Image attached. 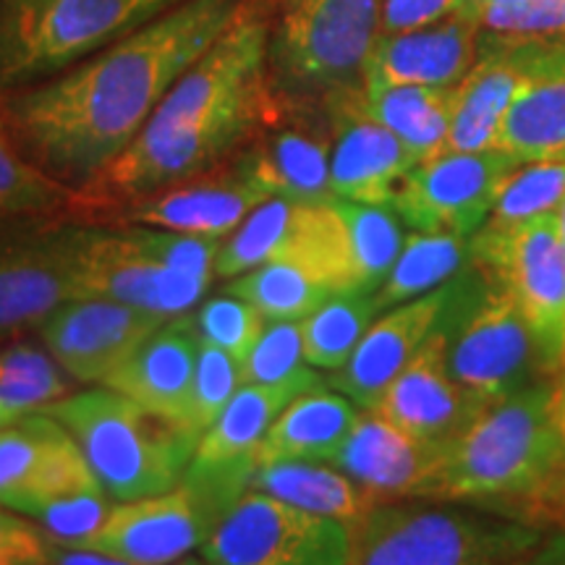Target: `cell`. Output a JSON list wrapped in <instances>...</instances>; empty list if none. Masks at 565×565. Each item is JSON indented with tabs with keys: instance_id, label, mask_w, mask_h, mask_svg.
Here are the masks:
<instances>
[{
	"instance_id": "6da1fadb",
	"label": "cell",
	"mask_w": 565,
	"mask_h": 565,
	"mask_svg": "<svg viewBox=\"0 0 565 565\" xmlns=\"http://www.w3.org/2000/svg\"><path fill=\"white\" fill-rule=\"evenodd\" d=\"M244 6L246 0H183L53 79L13 92L6 100L13 134L53 179L89 186Z\"/></svg>"
},
{
	"instance_id": "7a4b0ae2",
	"label": "cell",
	"mask_w": 565,
	"mask_h": 565,
	"mask_svg": "<svg viewBox=\"0 0 565 565\" xmlns=\"http://www.w3.org/2000/svg\"><path fill=\"white\" fill-rule=\"evenodd\" d=\"M270 17L246 0L236 21L168 89L134 139L139 168L160 186L207 173L278 116L267 68Z\"/></svg>"
},
{
	"instance_id": "3957f363",
	"label": "cell",
	"mask_w": 565,
	"mask_h": 565,
	"mask_svg": "<svg viewBox=\"0 0 565 565\" xmlns=\"http://www.w3.org/2000/svg\"><path fill=\"white\" fill-rule=\"evenodd\" d=\"M435 500L565 532V443L553 380L492 401L445 445Z\"/></svg>"
},
{
	"instance_id": "277c9868",
	"label": "cell",
	"mask_w": 565,
	"mask_h": 565,
	"mask_svg": "<svg viewBox=\"0 0 565 565\" xmlns=\"http://www.w3.org/2000/svg\"><path fill=\"white\" fill-rule=\"evenodd\" d=\"M45 412L74 435L113 503L179 487L200 445L183 422L105 385L66 395Z\"/></svg>"
},
{
	"instance_id": "5b68a950",
	"label": "cell",
	"mask_w": 565,
	"mask_h": 565,
	"mask_svg": "<svg viewBox=\"0 0 565 565\" xmlns=\"http://www.w3.org/2000/svg\"><path fill=\"white\" fill-rule=\"evenodd\" d=\"M545 534L475 505L385 500L349 524L345 565H513Z\"/></svg>"
},
{
	"instance_id": "8992f818",
	"label": "cell",
	"mask_w": 565,
	"mask_h": 565,
	"mask_svg": "<svg viewBox=\"0 0 565 565\" xmlns=\"http://www.w3.org/2000/svg\"><path fill=\"white\" fill-rule=\"evenodd\" d=\"M183 0H0V92L53 79Z\"/></svg>"
},
{
	"instance_id": "52a82bcc",
	"label": "cell",
	"mask_w": 565,
	"mask_h": 565,
	"mask_svg": "<svg viewBox=\"0 0 565 565\" xmlns=\"http://www.w3.org/2000/svg\"><path fill=\"white\" fill-rule=\"evenodd\" d=\"M380 21L383 0H280L267 42L275 92L322 103L330 92L359 87Z\"/></svg>"
},
{
	"instance_id": "ba28073f",
	"label": "cell",
	"mask_w": 565,
	"mask_h": 565,
	"mask_svg": "<svg viewBox=\"0 0 565 565\" xmlns=\"http://www.w3.org/2000/svg\"><path fill=\"white\" fill-rule=\"evenodd\" d=\"M440 343L450 377L487 398L553 380L513 291L484 267L466 273L461 296L440 322Z\"/></svg>"
},
{
	"instance_id": "9c48e42d",
	"label": "cell",
	"mask_w": 565,
	"mask_h": 565,
	"mask_svg": "<svg viewBox=\"0 0 565 565\" xmlns=\"http://www.w3.org/2000/svg\"><path fill=\"white\" fill-rule=\"evenodd\" d=\"M288 259L312 270L335 294L353 291L349 244L335 202L270 196L223 238L215 275L236 278L252 267Z\"/></svg>"
},
{
	"instance_id": "30bf717a",
	"label": "cell",
	"mask_w": 565,
	"mask_h": 565,
	"mask_svg": "<svg viewBox=\"0 0 565 565\" xmlns=\"http://www.w3.org/2000/svg\"><path fill=\"white\" fill-rule=\"evenodd\" d=\"M349 524L246 490L200 547L202 565H345Z\"/></svg>"
},
{
	"instance_id": "8fae6325",
	"label": "cell",
	"mask_w": 565,
	"mask_h": 565,
	"mask_svg": "<svg viewBox=\"0 0 565 565\" xmlns=\"http://www.w3.org/2000/svg\"><path fill=\"white\" fill-rule=\"evenodd\" d=\"M471 265L508 282L540 345L550 377L565 366V246L555 215L498 238L471 236Z\"/></svg>"
},
{
	"instance_id": "7c38bea8",
	"label": "cell",
	"mask_w": 565,
	"mask_h": 565,
	"mask_svg": "<svg viewBox=\"0 0 565 565\" xmlns=\"http://www.w3.org/2000/svg\"><path fill=\"white\" fill-rule=\"evenodd\" d=\"M231 508L221 494L181 482L150 498L113 503L103 526L79 547L141 565H173L200 553Z\"/></svg>"
},
{
	"instance_id": "4fadbf2b",
	"label": "cell",
	"mask_w": 565,
	"mask_h": 565,
	"mask_svg": "<svg viewBox=\"0 0 565 565\" xmlns=\"http://www.w3.org/2000/svg\"><path fill=\"white\" fill-rule=\"evenodd\" d=\"M519 166L503 150L440 152L416 162L391 207L412 231L475 236L490 217L503 181Z\"/></svg>"
},
{
	"instance_id": "5bb4252c",
	"label": "cell",
	"mask_w": 565,
	"mask_h": 565,
	"mask_svg": "<svg viewBox=\"0 0 565 565\" xmlns=\"http://www.w3.org/2000/svg\"><path fill=\"white\" fill-rule=\"evenodd\" d=\"M100 484L79 443L47 412L0 429V505L32 519L66 492Z\"/></svg>"
},
{
	"instance_id": "9a60e30c",
	"label": "cell",
	"mask_w": 565,
	"mask_h": 565,
	"mask_svg": "<svg viewBox=\"0 0 565 565\" xmlns=\"http://www.w3.org/2000/svg\"><path fill=\"white\" fill-rule=\"evenodd\" d=\"M330 124V192L333 200L391 204L416 166L414 154L366 110L362 84L322 100Z\"/></svg>"
},
{
	"instance_id": "2e32d148",
	"label": "cell",
	"mask_w": 565,
	"mask_h": 565,
	"mask_svg": "<svg viewBox=\"0 0 565 565\" xmlns=\"http://www.w3.org/2000/svg\"><path fill=\"white\" fill-rule=\"evenodd\" d=\"M76 282L82 296H100L160 317L189 315L212 280L194 278L147 257L124 231L79 228Z\"/></svg>"
},
{
	"instance_id": "e0dca14e",
	"label": "cell",
	"mask_w": 565,
	"mask_h": 565,
	"mask_svg": "<svg viewBox=\"0 0 565 565\" xmlns=\"http://www.w3.org/2000/svg\"><path fill=\"white\" fill-rule=\"evenodd\" d=\"M466 273L469 270L443 282L435 291L380 312L349 362L330 374L328 385L356 404V408H370L440 328L443 317L463 291Z\"/></svg>"
},
{
	"instance_id": "ac0fdd59",
	"label": "cell",
	"mask_w": 565,
	"mask_h": 565,
	"mask_svg": "<svg viewBox=\"0 0 565 565\" xmlns=\"http://www.w3.org/2000/svg\"><path fill=\"white\" fill-rule=\"evenodd\" d=\"M171 317L100 296L71 299L42 322V341L71 380L105 383L131 351Z\"/></svg>"
},
{
	"instance_id": "d6986e66",
	"label": "cell",
	"mask_w": 565,
	"mask_h": 565,
	"mask_svg": "<svg viewBox=\"0 0 565 565\" xmlns=\"http://www.w3.org/2000/svg\"><path fill=\"white\" fill-rule=\"evenodd\" d=\"M309 103L282 97L278 116L254 134L238 166L267 196L330 202V124L303 113Z\"/></svg>"
},
{
	"instance_id": "ffe728a7",
	"label": "cell",
	"mask_w": 565,
	"mask_h": 565,
	"mask_svg": "<svg viewBox=\"0 0 565 565\" xmlns=\"http://www.w3.org/2000/svg\"><path fill=\"white\" fill-rule=\"evenodd\" d=\"M79 228L40 231L0 244V335L42 328L55 309L79 299Z\"/></svg>"
},
{
	"instance_id": "44dd1931",
	"label": "cell",
	"mask_w": 565,
	"mask_h": 565,
	"mask_svg": "<svg viewBox=\"0 0 565 565\" xmlns=\"http://www.w3.org/2000/svg\"><path fill=\"white\" fill-rule=\"evenodd\" d=\"M445 445L404 433L362 408L330 466L385 500H435Z\"/></svg>"
},
{
	"instance_id": "7402d4cb",
	"label": "cell",
	"mask_w": 565,
	"mask_h": 565,
	"mask_svg": "<svg viewBox=\"0 0 565 565\" xmlns=\"http://www.w3.org/2000/svg\"><path fill=\"white\" fill-rule=\"evenodd\" d=\"M498 398L471 391L450 377L443 362L440 328L419 356L406 366L370 406L404 433L427 443L448 445Z\"/></svg>"
},
{
	"instance_id": "603a6c76",
	"label": "cell",
	"mask_w": 565,
	"mask_h": 565,
	"mask_svg": "<svg viewBox=\"0 0 565 565\" xmlns=\"http://www.w3.org/2000/svg\"><path fill=\"white\" fill-rule=\"evenodd\" d=\"M477 58L479 26L454 13L416 30L380 34L366 58L362 87H385V84L458 87Z\"/></svg>"
},
{
	"instance_id": "cb8c5ba5",
	"label": "cell",
	"mask_w": 565,
	"mask_h": 565,
	"mask_svg": "<svg viewBox=\"0 0 565 565\" xmlns=\"http://www.w3.org/2000/svg\"><path fill=\"white\" fill-rule=\"evenodd\" d=\"M532 42L490 40L479 34V58L458 82L443 152L494 150L500 126L524 84Z\"/></svg>"
},
{
	"instance_id": "d4e9b609",
	"label": "cell",
	"mask_w": 565,
	"mask_h": 565,
	"mask_svg": "<svg viewBox=\"0 0 565 565\" xmlns=\"http://www.w3.org/2000/svg\"><path fill=\"white\" fill-rule=\"evenodd\" d=\"M270 200L233 160L231 171L196 175L158 194L141 196L129 210V221L152 228L225 238L249 212Z\"/></svg>"
},
{
	"instance_id": "484cf974",
	"label": "cell",
	"mask_w": 565,
	"mask_h": 565,
	"mask_svg": "<svg viewBox=\"0 0 565 565\" xmlns=\"http://www.w3.org/2000/svg\"><path fill=\"white\" fill-rule=\"evenodd\" d=\"M494 150L519 162L565 158V40L532 42L524 84L508 108Z\"/></svg>"
},
{
	"instance_id": "4316f807",
	"label": "cell",
	"mask_w": 565,
	"mask_h": 565,
	"mask_svg": "<svg viewBox=\"0 0 565 565\" xmlns=\"http://www.w3.org/2000/svg\"><path fill=\"white\" fill-rule=\"evenodd\" d=\"M196 353L200 333L192 315L171 317L147 335L103 385L129 395L152 412L183 422L192 398Z\"/></svg>"
},
{
	"instance_id": "83f0119b",
	"label": "cell",
	"mask_w": 565,
	"mask_h": 565,
	"mask_svg": "<svg viewBox=\"0 0 565 565\" xmlns=\"http://www.w3.org/2000/svg\"><path fill=\"white\" fill-rule=\"evenodd\" d=\"M359 412L362 408H353L345 395L328 391V385L301 393L275 416L257 448V466L275 461L330 463Z\"/></svg>"
},
{
	"instance_id": "f1b7e54d",
	"label": "cell",
	"mask_w": 565,
	"mask_h": 565,
	"mask_svg": "<svg viewBox=\"0 0 565 565\" xmlns=\"http://www.w3.org/2000/svg\"><path fill=\"white\" fill-rule=\"evenodd\" d=\"M252 490L291 503L301 511L328 515L343 524H353L374 505L385 503L377 492L366 490L324 461H275L257 466L252 477Z\"/></svg>"
},
{
	"instance_id": "f546056e",
	"label": "cell",
	"mask_w": 565,
	"mask_h": 565,
	"mask_svg": "<svg viewBox=\"0 0 565 565\" xmlns=\"http://www.w3.org/2000/svg\"><path fill=\"white\" fill-rule=\"evenodd\" d=\"M362 92L366 110L404 141L416 162L435 158L445 150L456 87L385 84V87H362Z\"/></svg>"
},
{
	"instance_id": "4dcf8cb0",
	"label": "cell",
	"mask_w": 565,
	"mask_h": 565,
	"mask_svg": "<svg viewBox=\"0 0 565 565\" xmlns=\"http://www.w3.org/2000/svg\"><path fill=\"white\" fill-rule=\"evenodd\" d=\"M471 267V236L456 233H419L404 238L398 259L387 278L372 294L380 312L424 296Z\"/></svg>"
},
{
	"instance_id": "1f68e13d",
	"label": "cell",
	"mask_w": 565,
	"mask_h": 565,
	"mask_svg": "<svg viewBox=\"0 0 565 565\" xmlns=\"http://www.w3.org/2000/svg\"><path fill=\"white\" fill-rule=\"evenodd\" d=\"M345 228L353 291L374 294L383 286L387 273L404 246V223L391 204H366L333 200Z\"/></svg>"
},
{
	"instance_id": "d6a6232c",
	"label": "cell",
	"mask_w": 565,
	"mask_h": 565,
	"mask_svg": "<svg viewBox=\"0 0 565 565\" xmlns=\"http://www.w3.org/2000/svg\"><path fill=\"white\" fill-rule=\"evenodd\" d=\"M377 315L380 309L370 294H333L299 322L303 362L322 372L341 370Z\"/></svg>"
},
{
	"instance_id": "836d02e7",
	"label": "cell",
	"mask_w": 565,
	"mask_h": 565,
	"mask_svg": "<svg viewBox=\"0 0 565 565\" xmlns=\"http://www.w3.org/2000/svg\"><path fill=\"white\" fill-rule=\"evenodd\" d=\"M225 294L249 301L265 320H303L335 291L303 265L275 259L236 275Z\"/></svg>"
},
{
	"instance_id": "e575fe53",
	"label": "cell",
	"mask_w": 565,
	"mask_h": 565,
	"mask_svg": "<svg viewBox=\"0 0 565 565\" xmlns=\"http://www.w3.org/2000/svg\"><path fill=\"white\" fill-rule=\"evenodd\" d=\"M565 200V158L532 160L513 168L503 181L482 228L475 236L498 238L508 231L555 215Z\"/></svg>"
},
{
	"instance_id": "d590c367",
	"label": "cell",
	"mask_w": 565,
	"mask_h": 565,
	"mask_svg": "<svg viewBox=\"0 0 565 565\" xmlns=\"http://www.w3.org/2000/svg\"><path fill=\"white\" fill-rule=\"evenodd\" d=\"M71 391L68 374L51 353L17 343L0 351V401L19 414L45 412Z\"/></svg>"
},
{
	"instance_id": "8d00e7d4",
	"label": "cell",
	"mask_w": 565,
	"mask_h": 565,
	"mask_svg": "<svg viewBox=\"0 0 565 565\" xmlns=\"http://www.w3.org/2000/svg\"><path fill=\"white\" fill-rule=\"evenodd\" d=\"M479 34L505 42L565 40V0H498L477 13Z\"/></svg>"
},
{
	"instance_id": "74e56055",
	"label": "cell",
	"mask_w": 565,
	"mask_h": 565,
	"mask_svg": "<svg viewBox=\"0 0 565 565\" xmlns=\"http://www.w3.org/2000/svg\"><path fill=\"white\" fill-rule=\"evenodd\" d=\"M238 387H242V362H236L231 353L221 351L217 345L200 341L192 398H189L183 424L194 429L202 440V435L225 412Z\"/></svg>"
},
{
	"instance_id": "f35d334b",
	"label": "cell",
	"mask_w": 565,
	"mask_h": 565,
	"mask_svg": "<svg viewBox=\"0 0 565 565\" xmlns=\"http://www.w3.org/2000/svg\"><path fill=\"white\" fill-rule=\"evenodd\" d=\"M71 200V186L13 150L0 126V212H45Z\"/></svg>"
},
{
	"instance_id": "ab89813d",
	"label": "cell",
	"mask_w": 565,
	"mask_h": 565,
	"mask_svg": "<svg viewBox=\"0 0 565 565\" xmlns=\"http://www.w3.org/2000/svg\"><path fill=\"white\" fill-rule=\"evenodd\" d=\"M200 341L217 345V349L231 353L236 362H244L246 353L257 343L259 333L265 330L267 320L249 301L238 296L223 294L217 299L200 303V309L192 315Z\"/></svg>"
},
{
	"instance_id": "60d3db41",
	"label": "cell",
	"mask_w": 565,
	"mask_h": 565,
	"mask_svg": "<svg viewBox=\"0 0 565 565\" xmlns=\"http://www.w3.org/2000/svg\"><path fill=\"white\" fill-rule=\"evenodd\" d=\"M301 320H267L257 343L242 362V385H278L307 370Z\"/></svg>"
},
{
	"instance_id": "b9f144b4",
	"label": "cell",
	"mask_w": 565,
	"mask_h": 565,
	"mask_svg": "<svg viewBox=\"0 0 565 565\" xmlns=\"http://www.w3.org/2000/svg\"><path fill=\"white\" fill-rule=\"evenodd\" d=\"M134 246H139L147 257L158 259L160 265L173 270L194 275V278H215V259L221 252L223 238L194 236V233L152 228V225H137L124 231Z\"/></svg>"
},
{
	"instance_id": "7bdbcfd3",
	"label": "cell",
	"mask_w": 565,
	"mask_h": 565,
	"mask_svg": "<svg viewBox=\"0 0 565 565\" xmlns=\"http://www.w3.org/2000/svg\"><path fill=\"white\" fill-rule=\"evenodd\" d=\"M0 565H47V536L34 521L0 505Z\"/></svg>"
},
{
	"instance_id": "ee69618b",
	"label": "cell",
	"mask_w": 565,
	"mask_h": 565,
	"mask_svg": "<svg viewBox=\"0 0 565 565\" xmlns=\"http://www.w3.org/2000/svg\"><path fill=\"white\" fill-rule=\"evenodd\" d=\"M458 0H383L380 34L406 32L454 17Z\"/></svg>"
},
{
	"instance_id": "f6af8a7d",
	"label": "cell",
	"mask_w": 565,
	"mask_h": 565,
	"mask_svg": "<svg viewBox=\"0 0 565 565\" xmlns=\"http://www.w3.org/2000/svg\"><path fill=\"white\" fill-rule=\"evenodd\" d=\"M47 565H141L124 561V557H113L105 553H95V550H82V547H63L47 542ZM173 565H202L200 557H186Z\"/></svg>"
},
{
	"instance_id": "bcb514c9",
	"label": "cell",
	"mask_w": 565,
	"mask_h": 565,
	"mask_svg": "<svg viewBox=\"0 0 565 565\" xmlns=\"http://www.w3.org/2000/svg\"><path fill=\"white\" fill-rule=\"evenodd\" d=\"M513 565H565V532H547L540 545Z\"/></svg>"
},
{
	"instance_id": "7dc6e473",
	"label": "cell",
	"mask_w": 565,
	"mask_h": 565,
	"mask_svg": "<svg viewBox=\"0 0 565 565\" xmlns=\"http://www.w3.org/2000/svg\"><path fill=\"white\" fill-rule=\"evenodd\" d=\"M553 406L557 422H565V366L553 377Z\"/></svg>"
},
{
	"instance_id": "c3c4849f",
	"label": "cell",
	"mask_w": 565,
	"mask_h": 565,
	"mask_svg": "<svg viewBox=\"0 0 565 565\" xmlns=\"http://www.w3.org/2000/svg\"><path fill=\"white\" fill-rule=\"evenodd\" d=\"M492 3H498V0H458L456 13H458V17H463V19L471 21L479 11L484 9V6H492Z\"/></svg>"
},
{
	"instance_id": "681fc988",
	"label": "cell",
	"mask_w": 565,
	"mask_h": 565,
	"mask_svg": "<svg viewBox=\"0 0 565 565\" xmlns=\"http://www.w3.org/2000/svg\"><path fill=\"white\" fill-rule=\"evenodd\" d=\"M19 416H24V414L13 412L11 406H6L3 401H0V429H3V427H9V424H11V422H17Z\"/></svg>"
},
{
	"instance_id": "f907efd6",
	"label": "cell",
	"mask_w": 565,
	"mask_h": 565,
	"mask_svg": "<svg viewBox=\"0 0 565 565\" xmlns=\"http://www.w3.org/2000/svg\"><path fill=\"white\" fill-rule=\"evenodd\" d=\"M555 225H557V233H561V242L565 246V200H563V204L555 212Z\"/></svg>"
},
{
	"instance_id": "816d5d0a",
	"label": "cell",
	"mask_w": 565,
	"mask_h": 565,
	"mask_svg": "<svg viewBox=\"0 0 565 565\" xmlns=\"http://www.w3.org/2000/svg\"><path fill=\"white\" fill-rule=\"evenodd\" d=\"M561 427H563V443H565V422H561Z\"/></svg>"
}]
</instances>
